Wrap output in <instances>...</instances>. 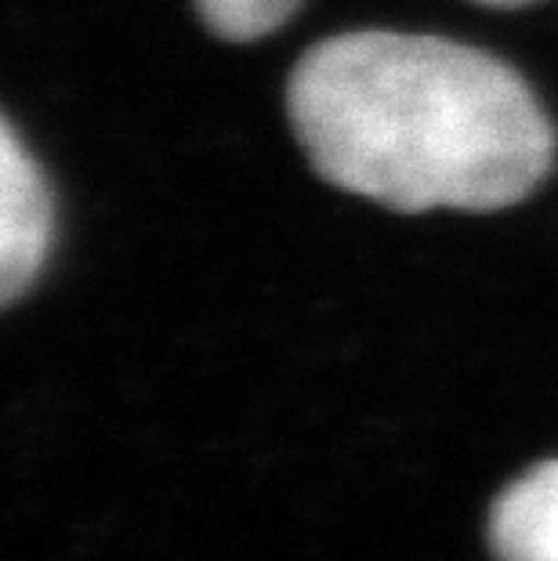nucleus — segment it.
I'll return each instance as SVG.
<instances>
[{
    "instance_id": "nucleus-2",
    "label": "nucleus",
    "mask_w": 558,
    "mask_h": 561,
    "mask_svg": "<svg viewBox=\"0 0 558 561\" xmlns=\"http://www.w3.org/2000/svg\"><path fill=\"white\" fill-rule=\"evenodd\" d=\"M55 236V203L15 127L0 138V297L15 305L41 276Z\"/></svg>"
},
{
    "instance_id": "nucleus-5",
    "label": "nucleus",
    "mask_w": 558,
    "mask_h": 561,
    "mask_svg": "<svg viewBox=\"0 0 558 561\" xmlns=\"http://www.w3.org/2000/svg\"><path fill=\"white\" fill-rule=\"evenodd\" d=\"M479 4H490V8H526V4H537V0H479Z\"/></svg>"
},
{
    "instance_id": "nucleus-1",
    "label": "nucleus",
    "mask_w": 558,
    "mask_h": 561,
    "mask_svg": "<svg viewBox=\"0 0 558 561\" xmlns=\"http://www.w3.org/2000/svg\"><path fill=\"white\" fill-rule=\"evenodd\" d=\"M287 116L323 182L388 210H504L551 171L555 135L515 69L418 33L308 47Z\"/></svg>"
},
{
    "instance_id": "nucleus-3",
    "label": "nucleus",
    "mask_w": 558,
    "mask_h": 561,
    "mask_svg": "<svg viewBox=\"0 0 558 561\" xmlns=\"http://www.w3.org/2000/svg\"><path fill=\"white\" fill-rule=\"evenodd\" d=\"M490 547L501 561H558V460L537 463L497 496Z\"/></svg>"
},
{
    "instance_id": "nucleus-4",
    "label": "nucleus",
    "mask_w": 558,
    "mask_h": 561,
    "mask_svg": "<svg viewBox=\"0 0 558 561\" xmlns=\"http://www.w3.org/2000/svg\"><path fill=\"white\" fill-rule=\"evenodd\" d=\"M301 0H196V11L204 26L221 41L251 44L280 30Z\"/></svg>"
}]
</instances>
